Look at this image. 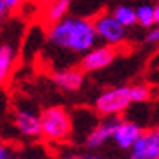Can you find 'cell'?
<instances>
[{"mask_svg": "<svg viewBox=\"0 0 159 159\" xmlns=\"http://www.w3.org/2000/svg\"><path fill=\"white\" fill-rule=\"evenodd\" d=\"M47 41L59 50L70 54H84L88 48L97 45V34L91 18L68 16L59 22L47 25Z\"/></svg>", "mask_w": 159, "mask_h": 159, "instance_id": "6da1fadb", "label": "cell"}, {"mask_svg": "<svg viewBox=\"0 0 159 159\" xmlns=\"http://www.w3.org/2000/svg\"><path fill=\"white\" fill-rule=\"evenodd\" d=\"M39 125H41V134L47 143H66L73 132V120L72 115L61 106H50L45 107L39 115Z\"/></svg>", "mask_w": 159, "mask_h": 159, "instance_id": "7a4b0ae2", "label": "cell"}, {"mask_svg": "<svg viewBox=\"0 0 159 159\" xmlns=\"http://www.w3.org/2000/svg\"><path fill=\"white\" fill-rule=\"evenodd\" d=\"M132 106L129 86H116L102 91L95 100V111L104 118H118Z\"/></svg>", "mask_w": 159, "mask_h": 159, "instance_id": "3957f363", "label": "cell"}, {"mask_svg": "<svg viewBox=\"0 0 159 159\" xmlns=\"http://www.w3.org/2000/svg\"><path fill=\"white\" fill-rule=\"evenodd\" d=\"M91 22H93L97 39L104 41L106 45L118 47V48L125 47V43H127V29L111 13H100L95 18H91Z\"/></svg>", "mask_w": 159, "mask_h": 159, "instance_id": "277c9868", "label": "cell"}, {"mask_svg": "<svg viewBox=\"0 0 159 159\" xmlns=\"http://www.w3.org/2000/svg\"><path fill=\"white\" fill-rule=\"evenodd\" d=\"M122 48L113 47V45H93L91 48H88L84 54H80L82 57L79 61V68L84 73H95L100 72L104 68L111 66V63L120 56Z\"/></svg>", "mask_w": 159, "mask_h": 159, "instance_id": "5b68a950", "label": "cell"}, {"mask_svg": "<svg viewBox=\"0 0 159 159\" xmlns=\"http://www.w3.org/2000/svg\"><path fill=\"white\" fill-rule=\"evenodd\" d=\"M129 150H130V157L132 159H157L159 157V130L143 129Z\"/></svg>", "mask_w": 159, "mask_h": 159, "instance_id": "8992f818", "label": "cell"}, {"mask_svg": "<svg viewBox=\"0 0 159 159\" xmlns=\"http://www.w3.org/2000/svg\"><path fill=\"white\" fill-rule=\"evenodd\" d=\"M141 130H143V127L139 123L130 122V120H120V118H116L111 139L116 143L118 148L129 150L130 147H132V143L136 141V138L139 136Z\"/></svg>", "mask_w": 159, "mask_h": 159, "instance_id": "52a82bcc", "label": "cell"}, {"mask_svg": "<svg viewBox=\"0 0 159 159\" xmlns=\"http://www.w3.org/2000/svg\"><path fill=\"white\" fill-rule=\"evenodd\" d=\"M52 80L54 84L61 89V91H79L80 88L84 86V80H86V73L80 70L79 66L77 68H63V70H57V72L52 73Z\"/></svg>", "mask_w": 159, "mask_h": 159, "instance_id": "ba28073f", "label": "cell"}, {"mask_svg": "<svg viewBox=\"0 0 159 159\" xmlns=\"http://www.w3.org/2000/svg\"><path fill=\"white\" fill-rule=\"evenodd\" d=\"M115 122L116 118H106L104 122L97 123L93 129L88 132L86 136V145L88 150H97V148H102L104 145L107 143L111 136H113V129H115Z\"/></svg>", "mask_w": 159, "mask_h": 159, "instance_id": "9c48e42d", "label": "cell"}, {"mask_svg": "<svg viewBox=\"0 0 159 159\" xmlns=\"http://www.w3.org/2000/svg\"><path fill=\"white\" fill-rule=\"evenodd\" d=\"M15 127L16 130L25 138L36 139L41 134V125H39V116L34 115L27 109H18L15 113Z\"/></svg>", "mask_w": 159, "mask_h": 159, "instance_id": "30bf717a", "label": "cell"}, {"mask_svg": "<svg viewBox=\"0 0 159 159\" xmlns=\"http://www.w3.org/2000/svg\"><path fill=\"white\" fill-rule=\"evenodd\" d=\"M16 61H18V52L15 47L9 43L0 45V88H4L11 80L16 68Z\"/></svg>", "mask_w": 159, "mask_h": 159, "instance_id": "8fae6325", "label": "cell"}, {"mask_svg": "<svg viewBox=\"0 0 159 159\" xmlns=\"http://www.w3.org/2000/svg\"><path fill=\"white\" fill-rule=\"evenodd\" d=\"M41 6H43V9H41V22L47 27V25L56 23L61 18H65L70 13L72 2L70 0H48V2H45Z\"/></svg>", "mask_w": 159, "mask_h": 159, "instance_id": "7c38bea8", "label": "cell"}, {"mask_svg": "<svg viewBox=\"0 0 159 159\" xmlns=\"http://www.w3.org/2000/svg\"><path fill=\"white\" fill-rule=\"evenodd\" d=\"M136 9V25L148 29L152 25H157L159 22V6L157 4H141Z\"/></svg>", "mask_w": 159, "mask_h": 159, "instance_id": "4fadbf2b", "label": "cell"}, {"mask_svg": "<svg viewBox=\"0 0 159 159\" xmlns=\"http://www.w3.org/2000/svg\"><path fill=\"white\" fill-rule=\"evenodd\" d=\"M111 15L115 16L118 22L122 23L125 29H130V27H136V9L127 6V4H120L113 7Z\"/></svg>", "mask_w": 159, "mask_h": 159, "instance_id": "5bb4252c", "label": "cell"}, {"mask_svg": "<svg viewBox=\"0 0 159 159\" xmlns=\"http://www.w3.org/2000/svg\"><path fill=\"white\" fill-rule=\"evenodd\" d=\"M129 91H130L132 104H145V102H148L152 98V88L147 82H139V84L129 86Z\"/></svg>", "mask_w": 159, "mask_h": 159, "instance_id": "9a60e30c", "label": "cell"}, {"mask_svg": "<svg viewBox=\"0 0 159 159\" xmlns=\"http://www.w3.org/2000/svg\"><path fill=\"white\" fill-rule=\"evenodd\" d=\"M159 41V29L156 25H152L147 29V34H145V43L148 45H156Z\"/></svg>", "mask_w": 159, "mask_h": 159, "instance_id": "2e32d148", "label": "cell"}, {"mask_svg": "<svg viewBox=\"0 0 159 159\" xmlns=\"http://www.w3.org/2000/svg\"><path fill=\"white\" fill-rule=\"evenodd\" d=\"M27 2H29V0H6L9 13H13V11H20V9H22Z\"/></svg>", "mask_w": 159, "mask_h": 159, "instance_id": "e0dca14e", "label": "cell"}, {"mask_svg": "<svg viewBox=\"0 0 159 159\" xmlns=\"http://www.w3.org/2000/svg\"><path fill=\"white\" fill-rule=\"evenodd\" d=\"M11 154H13L11 148H9L4 141H0V159H9L11 157Z\"/></svg>", "mask_w": 159, "mask_h": 159, "instance_id": "ac0fdd59", "label": "cell"}, {"mask_svg": "<svg viewBox=\"0 0 159 159\" xmlns=\"http://www.w3.org/2000/svg\"><path fill=\"white\" fill-rule=\"evenodd\" d=\"M9 15V9H7V4H6V0H0V23L2 20Z\"/></svg>", "mask_w": 159, "mask_h": 159, "instance_id": "d6986e66", "label": "cell"}, {"mask_svg": "<svg viewBox=\"0 0 159 159\" xmlns=\"http://www.w3.org/2000/svg\"><path fill=\"white\" fill-rule=\"evenodd\" d=\"M36 2H39V4H45V2H48V0H36Z\"/></svg>", "mask_w": 159, "mask_h": 159, "instance_id": "ffe728a7", "label": "cell"}]
</instances>
